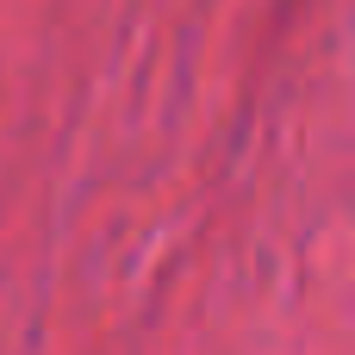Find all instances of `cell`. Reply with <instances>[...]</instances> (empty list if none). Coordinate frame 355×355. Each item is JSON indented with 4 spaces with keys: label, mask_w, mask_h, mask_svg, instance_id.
Returning <instances> with one entry per match:
<instances>
[]
</instances>
